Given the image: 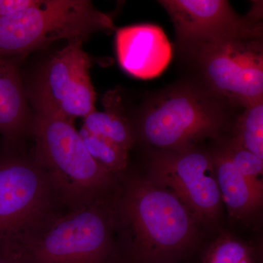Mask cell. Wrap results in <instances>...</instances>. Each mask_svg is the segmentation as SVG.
Segmentation results:
<instances>
[{
	"label": "cell",
	"instance_id": "1",
	"mask_svg": "<svg viewBox=\"0 0 263 263\" xmlns=\"http://www.w3.org/2000/svg\"><path fill=\"white\" fill-rule=\"evenodd\" d=\"M110 205L128 263H175L195 246L196 219L174 194L149 179L127 180Z\"/></svg>",
	"mask_w": 263,
	"mask_h": 263
},
{
	"label": "cell",
	"instance_id": "2",
	"mask_svg": "<svg viewBox=\"0 0 263 263\" xmlns=\"http://www.w3.org/2000/svg\"><path fill=\"white\" fill-rule=\"evenodd\" d=\"M31 130L34 140L33 158L49 176L66 210L110 197L117 176L91 157L73 122L37 114Z\"/></svg>",
	"mask_w": 263,
	"mask_h": 263
},
{
	"label": "cell",
	"instance_id": "3",
	"mask_svg": "<svg viewBox=\"0 0 263 263\" xmlns=\"http://www.w3.org/2000/svg\"><path fill=\"white\" fill-rule=\"evenodd\" d=\"M114 233L108 197L62 211L31 239L4 253L18 263H114L119 259Z\"/></svg>",
	"mask_w": 263,
	"mask_h": 263
},
{
	"label": "cell",
	"instance_id": "4",
	"mask_svg": "<svg viewBox=\"0 0 263 263\" xmlns=\"http://www.w3.org/2000/svg\"><path fill=\"white\" fill-rule=\"evenodd\" d=\"M115 29L112 18L87 0H37L0 18V58L16 63L57 40L84 41L93 33Z\"/></svg>",
	"mask_w": 263,
	"mask_h": 263
},
{
	"label": "cell",
	"instance_id": "5",
	"mask_svg": "<svg viewBox=\"0 0 263 263\" xmlns=\"http://www.w3.org/2000/svg\"><path fill=\"white\" fill-rule=\"evenodd\" d=\"M221 101L206 88L175 86L146 104L140 119V134L161 151L196 146L199 141L218 136L226 125Z\"/></svg>",
	"mask_w": 263,
	"mask_h": 263
},
{
	"label": "cell",
	"instance_id": "6",
	"mask_svg": "<svg viewBox=\"0 0 263 263\" xmlns=\"http://www.w3.org/2000/svg\"><path fill=\"white\" fill-rule=\"evenodd\" d=\"M61 208L49 176L33 157L0 160V252L23 245Z\"/></svg>",
	"mask_w": 263,
	"mask_h": 263
},
{
	"label": "cell",
	"instance_id": "7",
	"mask_svg": "<svg viewBox=\"0 0 263 263\" xmlns=\"http://www.w3.org/2000/svg\"><path fill=\"white\" fill-rule=\"evenodd\" d=\"M262 24L207 45L196 60L209 91L240 106L263 101Z\"/></svg>",
	"mask_w": 263,
	"mask_h": 263
},
{
	"label": "cell",
	"instance_id": "8",
	"mask_svg": "<svg viewBox=\"0 0 263 263\" xmlns=\"http://www.w3.org/2000/svg\"><path fill=\"white\" fill-rule=\"evenodd\" d=\"M82 40L68 41L43 65L31 89L37 114L55 116L73 122L95 111L96 94L89 70L91 60Z\"/></svg>",
	"mask_w": 263,
	"mask_h": 263
},
{
	"label": "cell",
	"instance_id": "9",
	"mask_svg": "<svg viewBox=\"0 0 263 263\" xmlns=\"http://www.w3.org/2000/svg\"><path fill=\"white\" fill-rule=\"evenodd\" d=\"M149 180L178 197L197 222L213 224L221 198L212 156L196 146L160 151L154 156Z\"/></svg>",
	"mask_w": 263,
	"mask_h": 263
},
{
	"label": "cell",
	"instance_id": "10",
	"mask_svg": "<svg viewBox=\"0 0 263 263\" xmlns=\"http://www.w3.org/2000/svg\"><path fill=\"white\" fill-rule=\"evenodd\" d=\"M184 53H197L216 41L242 32L259 23L255 14L240 17L224 0H162Z\"/></svg>",
	"mask_w": 263,
	"mask_h": 263
},
{
	"label": "cell",
	"instance_id": "11",
	"mask_svg": "<svg viewBox=\"0 0 263 263\" xmlns=\"http://www.w3.org/2000/svg\"><path fill=\"white\" fill-rule=\"evenodd\" d=\"M116 48L123 70L141 79L160 75L172 59V47L163 30L152 24L117 29Z\"/></svg>",
	"mask_w": 263,
	"mask_h": 263
},
{
	"label": "cell",
	"instance_id": "12",
	"mask_svg": "<svg viewBox=\"0 0 263 263\" xmlns=\"http://www.w3.org/2000/svg\"><path fill=\"white\" fill-rule=\"evenodd\" d=\"M212 156L221 200L230 215L238 219H248L262 206L263 192L233 165L221 148Z\"/></svg>",
	"mask_w": 263,
	"mask_h": 263
},
{
	"label": "cell",
	"instance_id": "13",
	"mask_svg": "<svg viewBox=\"0 0 263 263\" xmlns=\"http://www.w3.org/2000/svg\"><path fill=\"white\" fill-rule=\"evenodd\" d=\"M28 108L15 62L0 58V133L14 140L28 124Z\"/></svg>",
	"mask_w": 263,
	"mask_h": 263
},
{
	"label": "cell",
	"instance_id": "14",
	"mask_svg": "<svg viewBox=\"0 0 263 263\" xmlns=\"http://www.w3.org/2000/svg\"><path fill=\"white\" fill-rule=\"evenodd\" d=\"M83 127L128 152L136 138L135 132L127 119L122 114L108 108L103 112L95 110L84 118Z\"/></svg>",
	"mask_w": 263,
	"mask_h": 263
},
{
	"label": "cell",
	"instance_id": "15",
	"mask_svg": "<svg viewBox=\"0 0 263 263\" xmlns=\"http://www.w3.org/2000/svg\"><path fill=\"white\" fill-rule=\"evenodd\" d=\"M233 140L263 160V101L245 108L235 124Z\"/></svg>",
	"mask_w": 263,
	"mask_h": 263
},
{
	"label": "cell",
	"instance_id": "16",
	"mask_svg": "<svg viewBox=\"0 0 263 263\" xmlns=\"http://www.w3.org/2000/svg\"><path fill=\"white\" fill-rule=\"evenodd\" d=\"M79 133L89 155L102 167L117 176L125 170L128 151L89 133L83 127Z\"/></svg>",
	"mask_w": 263,
	"mask_h": 263
},
{
	"label": "cell",
	"instance_id": "17",
	"mask_svg": "<svg viewBox=\"0 0 263 263\" xmlns=\"http://www.w3.org/2000/svg\"><path fill=\"white\" fill-rule=\"evenodd\" d=\"M202 263H257L253 249L229 235H222L208 249Z\"/></svg>",
	"mask_w": 263,
	"mask_h": 263
},
{
	"label": "cell",
	"instance_id": "18",
	"mask_svg": "<svg viewBox=\"0 0 263 263\" xmlns=\"http://www.w3.org/2000/svg\"><path fill=\"white\" fill-rule=\"evenodd\" d=\"M233 165L256 188L263 192V160L245 149L233 139L221 147Z\"/></svg>",
	"mask_w": 263,
	"mask_h": 263
},
{
	"label": "cell",
	"instance_id": "19",
	"mask_svg": "<svg viewBox=\"0 0 263 263\" xmlns=\"http://www.w3.org/2000/svg\"><path fill=\"white\" fill-rule=\"evenodd\" d=\"M37 0H0V18L15 14L36 4Z\"/></svg>",
	"mask_w": 263,
	"mask_h": 263
},
{
	"label": "cell",
	"instance_id": "20",
	"mask_svg": "<svg viewBox=\"0 0 263 263\" xmlns=\"http://www.w3.org/2000/svg\"><path fill=\"white\" fill-rule=\"evenodd\" d=\"M0 263H18L8 254L0 252Z\"/></svg>",
	"mask_w": 263,
	"mask_h": 263
}]
</instances>
